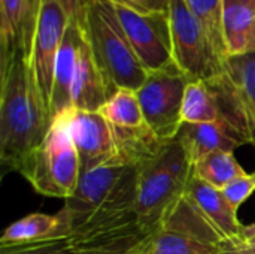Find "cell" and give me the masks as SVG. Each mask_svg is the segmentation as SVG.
I'll list each match as a JSON object with an SVG mask.
<instances>
[{
    "mask_svg": "<svg viewBox=\"0 0 255 254\" xmlns=\"http://www.w3.org/2000/svg\"><path fill=\"white\" fill-rule=\"evenodd\" d=\"M51 112L22 49L0 55V159L21 171L51 127Z\"/></svg>",
    "mask_w": 255,
    "mask_h": 254,
    "instance_id": "1",
    "label": "cell"
},
{
    "mask_svg": "<svg viewBox=\"0 0 255 254\" xmlns=\"http://www.w3.org/2000/svg\"><path fill=\"white\" fill-rule=\"evenodd\" d=\"M137 169L120 156L82 172L75 193L60 211L69 237H82L136 222Z\"/></svg>",
    "mask_w": 255,
    "mask_h": 254,
    "instance_id": "2",
    "label": "cell"
},
{
    "mask_svg": "<svg viewBox=\"0 0 255 254\" xmlns=\"http://www.w3.org/2000/svg\"><path fill=\"white\" fill-rule=\"evenodd\" d=\"M134 213L140 228L152 234L167 210L187 192L193 162L179 139L163 141L139 160Z\"/></svg>",
    "mask_w": 255,
    "mask_h": 254,
    "instance_id": "3",
    "label": "cell"
},
{
    "mask_svg": "<svg viewBox=\"0 0 255 254\" xmlns=\"http://www.w3.org/2000/svg\"><path fill=\"white\" fill-rule=\"evenodd\" d=\"M81 28L112 94L120 88L137 91L148 72L133 51L111 0H87Z\"/></svg>",
    "mask_w": 255,
    "mask_h": 254,
    "instance_id": "4",
    "label": "cell"
},
{
    "mask_svg": "<svg viewBox=\"0 0 255 254\" xmlns=\"http://www.w3.org/2000/svg\"><path fill=\"white\" fill-rule=\"evenodd\" d=\"M69 111L52 120L43 141L19 171L37 193L64 201L75 193L81 178L79 154L69 129Z\"/></svg>",
    "mask_w": 255,
    "mask_h": 254,
    "instance_id": "5",
    "label": "cell"
},
{
    "mask_svg": "<svg viewBox=\"0 0 255 254\" xmlns=\"http://www.w3.org/2000/svg\"><path fill=\"white\" fill-rule=\"evenodd\" d=\"M169 19L176 67L190 81L211 82L220 78L226 70L227 57L190 4L185 0H170Z\"/></svg>",
    "mask_w": 255,
    "mask_h": 254,
    "instance_id": "6",
    "label": "cell"
},
{
    "mask_svg": "<svg viewBox=\"0 0 255 254\" xmlns=\"http://www.w3.org/2000/svg\"><path fill=\"white\" fill-rule=\"evenodd\" d=\"M226 240L185 193L151 235L149 254H220Z\"/></svg>",
    "mask_w": 255,
    "mask_h": 254,
    "instance_id": "7",
    "label": "cell"
},
{
    "mask_svg": "<svg viewBox=\"0 0 255 254\" xmlns=\"http://www.w3.org/2000/svg\"><path fill=\"white\" fill-rule=\"evenodd\" d=\"M190 79L172 64L149 72L137 97L148 127L160 141L176 139L182 121V102Z\"/></svg>",
    "mask_w": 255,
    "mask_h": 254,
    "instance_id": "8",
    "label": "cell"
},
{
    "mask_svg": "<svg viewBox=\"0 0 255 254\" xmlns=\"http://www.w3.org/2000/svg\"><path fill=\"white\" fill-rule=\"evenodd\" d=\"M208 84L217 94L221 117L255 148V54L227 58L224 73Z\"/></svg>",
    "mask_w": 255,
    "mask_h": 254,
    "instance_id": "9",
    "label": "cell"
},
{
    "mask_svg": "<svg viewBox=\"0 0 255 254\" xmlns=\"http://www.w3.org/2000/svg\"><path fill=\"white\" fill-rule=\"evenodd\" d=\"M111 1L133 51L148 73L175 64L169 13L146 12L117 0Z\"/></svg>",
    "mask_w": 255,
    "mask_h": 254,
    "instance_id": "10",
    "label": "cell"
},
{
    "mask_svg": "<svg viewBox=\"0 0 255 254\" xmlns=\"http://www.w3.org/2000/svg\"><path fill=\"white\" fill-rule=\"evenodd\" d=\"M69 22L70 18L60 3L42 0L30 52V67L48 109L51 105L55 61Z\"/></svg>",
    "mask_w": 255,
    "mask_h": 254,
    "instance_id": "11",
    "label": "cell"
},
{
    "mask_svg": "<svg viewBox=\"0 0 255 254\" xmlns=\"http://www.w3.org/2000/svg\"><path fill=\"white\" fill-rule=\"evenodd\" d=\"M69 129L79 154L81 174L118 157L114 127L100 111L70 108Z\"/></svg>",
    "mask_w": 255,
    "mask_h": 254,
    "instance_id": "12",
    "label": "cell"
},
{
    "mask_svg": "<svg viewBox=\"0 0 255 254\" xmlns=\"http://www.w3.org/2000/svg\"><path fill=\"white\" fill-rule=\"evenodd\" d=\"M100 112L112 124L118 148L130 147L157 138L146 124L137 97V91L134 90H128V88L117 90L108 99V102L100 109Z\"/></svg>",
    "mask_w": 255,
    "mask_h": 254,
    "instance_id": "13",
    "label": "cell"
},
{
    "mask_svg": "<svg viewBox=\"0 0 255 254\" xmlns=\"http://www.w3.org/2000/svg\"><path fill=\"white\" fill-rule=\"evenodd\" d=\"M176 138L185 148L193 165L215 151L235 153L236 148L247 145L238 130L223 117L211 123H184Z\"/></svg>",
    "mask_w": 255,
    "mask_h": 254,
    "instance_id": "14",
    "label": "cell"
},
{
    "mask_svg": "<svg viewBox=\"0 0 255 254\" xmlns=\"http://www.w3.org/2000/svg\"><path fill=\"white\" fill-rule=\"evenodd\" d=\"M40 3L42 0H0L1 52L22 49L30 57Z\"/></svg>",
    "mask_w": 255,
    "mask_h": 254,
    "instance_id": "15",
    "label": "cell"
},
{
    "mask_svg": "<svg viewBox=\"0 0 255 254\" xmlns=\"http://www.w3.org/2000/svg\"><path fill=\"white\" fill-rule=\"evenodd\" d=\"M111 96L112 91L108 85V81L84 36L72 82V108L79 111H100Z\"/></svg>",
    "mask_w": 255,
    "mask_h": 254,
    "instance_id": "16",
    "label": "cell"
},
{
    "mask_svg": "<svg viewBox=\"0 0 255 254\" xmlns=\"http://www.w3.org/2000/svg\"><path fill=\"white\" fill-rule=\"evenodd\" d=\"M185 193L194 201L199 210L226 241L242 238L245 225L241 223L238 211L229 204L220 189H215L193 175Z\"/></svg>",
    "mask_w": 255,
    "mask_h": 254,
    "instance_id": "17",
    "label": "cell"
},
{
    "mask_svg": "<svg viewBox=\"0 0 255 254\" xmlns=\"http://www.w3.org/2000/svg\"><path fill=\"white\" fill-rule=\"evenodd\" d=\"M221 30L229 58L255 54V1L223 0Z\"/></svg>",
    "mask_w": 255,
    "mask_h": 254,
    "instance_id": "18",
    "label": "cell"
},
{
    "mask_svg": "<svg viewBox=\"0 0 255 254\" xmlns=\"http://www.w3.org/2000/svg\"><path fill=\"white\" fill-rule=\"evenodd\" d=\"M82 40H84V31L81 28V24L70 21L66 28L57 55L55 69H54V81H52V93H51V105H49L52 120L57 115L72 108L70 91H72V82L76 69L78 52Z\"/></svg>",
    "mask_w": 255,
    "mask_h": 254,
    "instance_id": "19",
    "label": "cell"
},
{
    "mask_svg": "<svg viewBox=\"0 0 255 254\" xmlns=\"http://www.w3.org/2000/svg\"><path fill=\"white\" fill-rule=\"evenodd\" d=\"M63 237H69V226L61 213L55 216L34 213L9 225L0 238V247H13Z\"/></svg>",
    "mask_w": 255,
    "mask_h": 254,
    "instance_id": "20",
    "label": "cell"
},
{
    "mask_svg": "<svg viewBox=\"0 0 255 254\" xmlns=\"http://www.w3.org/2000/svg\"><path fill=\"white\" fill-rule=\"evenodd\" d=\"M220 118V103L211 85L205 81H190L182 102V121L187 124H199Z\"/></svg>",
    "mask_w": 255,
    "mask_h": 254,
    "instance_id": "21",
    "label": "cell"
},
{
    "mask_svg": "<svg viewBox=\"0 0 255 254\" xmlns=\"http://www.w3.org/2000/svg\"><path fill=\"white\" fill-rule=\"evenodd\" d=\"M247 174L232 151H215L193 165V175L196 178L220 190Z\"/></svg>",
    "mask_w": 255,
    "mask_h": 254,
    "instance_id": "22",
    "label": "cell"
},
{
    "mask_svg": "<svg viewBox=\"0 0 255 254\" xmlns=\"http://www.w3.org/2000/svg\"><path fill=\"white\" fill-rule=\"evenodd\" d=\"M185 1L196 12V15L202 19L205 27L209 30L218 49L227 57L224 40H223V30H221L223 0H185Z\"/></svg>",
    "mask_w": 255,
    "mask_h": 254,
    "instance_id": "23",
    "label": "cell"
},
{
    "mask_svg": "<svg viewBox=\"0 0 255 254\" xmlns=\"http://www.w3.org/2000/svg\"><path fill=\"white\" fill-rule=\"evenodd\" d=\"M0 254H73V247L70 238L63 237L22 246L0 247Z\"/></svg>",
    "mask_w": 255,
    "mask_h": 254,
    "instance_id": "24",
    "label": "cell"
},
{
    "mask_svg": "<svg viewBox=\"0 0 255 254\" xmlns=\"http://www.w3.org/2000/svg\"><path fill=\"white\" fill-rule=\"evenodd\" d=\"M221 192L224 193L229 204L236 211H239L241 205H244V202L248 201V198H251V195L255 192V172L236 178L235 181L227 184Z\"/></svg>",
    "mask_w": 255,
    "mask_h": 254,
    "instance_id": "25",
    "label": "cell"
},
{
    "mask_svg": "<svg viewBox=\"0 0 255 254\" xmlns=\"http://www.w3.org/2000/svg\"><path fill=\"white\" fill-rule=\"evenodd\" d=\"M126 3L128 6L146 10V12H161L169 13L170 10V0H117Z\"/></svg>",
    "mask_w": 255,
    "mask_h": 254,
    "instance_id": "26",
    "label": "cell"
},
{
    "mask_svg": "<svg viewBox=\"0 0 255 254\" xmlns=\"http://www.w3.org/2000/svg\"><path fill=\"white\" fill-rule=\"evenodd\" d=\"M220 254H255V244H250L242 238L226 241Z\"/></svg>",
    "mask_w": 255,
    "mask_h": 254,
    "instance_id": "27",
    "label": "cell"
},
{
    "mask_svg": "<svg viewBox=\"0 0 255 254\" xmlns=\"http://www.w3.org/2000/svg\"><path fill=\"white\" fill-rule=\"evenodd\" d=\"M55 1L60 3L64 7V10L67 12L72 22L81 24L82 13H84V6H85L87 0H55Z\"/></svg>",
    "mask_w": 255,
    "mask_h": 254,
    "instance_id": "28",
    "label": "cell"
},
{
    "mask_svg": "<svg viewBox=\"0 0 255 254\" xmlns=\"http://www.w3.org/2000/svg\"><path fill=\"white\" fill-rule=\"evenodd\" d=\"M152 235V234H151ZM151 235L145 240V241H142L139 246H136L134 249H131L130 252H127V253H123V254H149V247H151Z\"/></svg>",
    "mask_w": 255,
    "mask_h": 254,
    "instance_id": "29",
    "label": "cell"
},
{
    "mask_svg": "<svg viewBox=\"0 0 255 254\" xmlns=\"http://www.w3.org/2000/svg\"><path fill=\"white\" fill-rule=\"evenodd\" d=\"M242 240L250 243V244H255V223L254 225H250V226H245Z\"/></svg>",
    "mask_w": 255,
    "mask_h": 254,
    "instance_id": "30",
    "label": "cell"
},
{
    "mask_svg": "<svg viewBox=\"0 0 255 254\" xmlns=\"http://www.w3.org/2000/svg\"><path fill=\"white\" fill-rule=\"evenodd\" d=\"M253 1H255V0H253Z\"/></svg>",
    "mask_w": 255,
    "mask_h": 254,
    "instance_id": "31",
    "label": "cell"
}]
</instances>
